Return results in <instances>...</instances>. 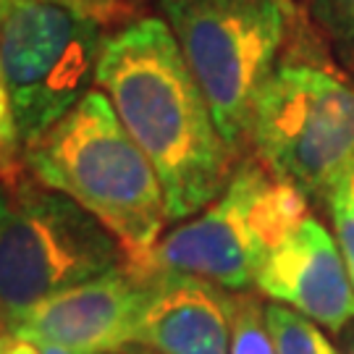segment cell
I'll return each mask as SVG.
<instances>
[{"label": "cell", "instance_id": "8fae6325", "mask_svg": "<svg viewBox=\"0 0 354 354\" xmlns=\"http://www.w3.org/2000/svg\"><path fill=\"white\" fill-rule=\"evenodd\" d=\"M304 19L354 82V0H297Z\"/></svg>", "mask_w": 354, "mask_h": 354}, {"label": "cell", "instance_id": "ac0fdd59", "mask_svg": "<svg viewBox=\"0 0 354 354\" xmlns=\"http://www.w3.org/2000/svg\"><path fill=\"white\" fill-rule=\"evenodd\" d=\"M339 354H354V323H349L342 330V349H339Z\"/></svg>", "mask_w": 354, "mask_h": 354}, {"label": "cell", "instance_id": "52a82bcc", "mask_svg": "<svg viewBox=\"0 0 354 354\" xmlns=\"http://www.w3.org/2000/svg\"><path fill=\"white\" fill-rule=\"evenodd\" d=\"M105 37L61 0H0V79L24 150L92 92Z\"/></svg>", "mask_w": 354, "mask_h": 354}, {"label": "cell", "instance_id": "5bb4252c", "mask_svg": "<svg viewBox=\"0 0 354 354\" xmlns=\"http://www.w3.org/2000/svg\"><path fill=\"white\" fill-rule=\"evenodd\" d=\"M24 171V145L19 137L8 89L0 79V181L16 178Z\"/></svg>", "mask_w": 354, "mask_h": 354}, {"label": "cell", "instance_id": "3957f363", "mask_svg": "<svg viewBox=\"0 0 354 354\" xmlns=\"http://www.w3.org/2000/svg\"><path fill=\"white\" fill-rule=\"evenodd\" d=\"M302 21L254 102L247 152L310 205H328L354 165V82Z\"/></svg>", "mask_w": 354, "mask_h": 354}, {"label": "cell", "instance_id": "5b68a950", "mask_svg": "<svg viewBox=\"0 0 354 354\" xmlns=\"http://www.w3.org/2000/svg\"><path fill=\"white\" fill-rule=\"evenodd\" d=\"M124 263L113 234L29 174L0 181V323Z\"/></svg>", "mask_w": 354, "mask_h": 354}, {"label": "cell", "instance_id": "7a4b0ae2", "mask_svg": "<svg viewBox=\"0 0 354 354\" xmlns=\"http://www.w3.org/2000/svg\"><path fill=\"white\" fill-rule=\"evenodd\" d=\"M24 168L95 215L124 247V263H140L160 241L163 187L102 89L87 92L26 147Z\"/></svg>", "mask_w": 354, "mask_h": 354}, {"label": "cell", "instance_id": "9a60e30c", "mask_svg": "<svg viewBox=\"0 0 354 354\" xmlns=\"http://www.w3.org/2000/svg\"><path fill=\"white\" fill-rule=\"evenodd\" d=\"M61 3L71 6V8L95 19V21H100L105 29L131 21L134 19V6H137V0H61Z\"/></svg>", "mask_w": 354, "mask_h": 354}, {"label": "cell", "instance_id": "2e32d148", "mask_svg": "<svg viewBox=\"0 0 354 354\" xmlns=\"http://www.w3.org/2000/svg\"><path fill=\"white\" fill-rule=\"evenodd\" d=\"M0 354H42V349H39L37 344L3 333V336H0Z\"/></svg>", "mask_w": 354, "mask_h": 354}, {"label": "cell", "instance_id": "9c48e42d", "mask_svg": "<svg viewBox=\"0 0 354 354\" xmlns=\"http://www.w3.org/2000/svg\"><path fill=\"white\" fill-rule=\"evenodd\" d=\"M254 286L333 333L354 323L352 273L336 236L313 215L268 252Z\"/></svg>", "mask_w": 354, "mask_h": 354}, {"label": "cell", "instance_id": "30bf717a", "mask_svg": "<svg viewBox=\"0 0 354 354\" xmlns=\"http://www.w3.org/2000/svg\"><path fill=\"white\" fill-rule=\"evenodd\" d=\"M142 310L137 346L152 354H231L234 297L218 283L158 273Z\"/></svg>", "mask_w": 354, "mask_h": 354}, {"label": "cell", "instance_id": "d6986e66", "mask_svg": "<svg viewBox=\"0 0 354 354\" xmlns=\"http://www.w3.org/2000/svg\"><path fill=\"white\" fill-rule=\"evenodd\" d=\"M0 336H3V323H0Z\"/></svg>", "mask_w": 354, "mask_h": 354}, {"label": "cell", "instance_id": "4fadbf2b", "mask_svg": "<svg viewBox=\"0 0 354 354\" xmlns=\"http://www.w3.org/2000/svg\"><path fill=\"white\" fill-rule=\"evenodd\" d=\"M231 354H276L266 304L250 291H236L231 317Z\"/></svg>", "mask_w": 354, "mask_h": 354}, {"label": "cell", "instance_id": "6da1fadb", "mask_svg": "<svg viewBox=\"0 0 354 354\" xmlns=\"http://www.w3.org/2000/svg\"><path fill=\"white\" fill-rule=\"evenodd\" d=\"M95 84L152 163L168 221L215 203L239 155L218 131L200 79L160 16H134L102 42Z\"/></svg>", "mask_w": 354, "mask_h": 354}, {"label": "cell", "instance_id": "e0dca14e", "mask_svg": "<svg viewBox=\"0 0 354 354\" xmlns=\"http://www.w3.org/2000/svg\"><path fill=\"white\" fill-rule=\"evenodd\" d=\"M42 354H152L150 349H142V352H134V349H129V352H76V349H64V346H39Z\"/></svg>", "mask_w": 354, "mask_h": 354}, {"label": "cell", "instance_id": "7c38bea8", "mask_svg": "<svg viewBox=\"0 0 354 354\" xmlns=\"http://www.w3.org/2000/svg\"><path fill=\"white\" fill-rule=\"evenodd\" d=\"M266 317L276 354H339V349L302 313L281 304H266Z\"/></svg>", "mask_w": 354, "mask_h": 354}, {"label": "cell", "instance_id": "277c9868", "mask_svg": "<svg viewBox=\"0 0 354 354\" xmlns=\"http://www.w3.org/2000/svg\"><path fill=\"white\" fill-rule=\"evenodd\" d=\"M200 79L218 131L247 155L254 102L302 19L297 0H152Z\"/></svg>", "mask_w": 354, "mask_h": 354}, {"label": "cell", "instance_id": "ba28073f", "mask_svg": "<svg viewBox=\"0 0 354 354\" xmlns=\"http://www.w3.org/2000/svg\"><path fill=\"white\" fill-rule=\"evenodd\" d=\"M147 294L150 279L121 263L97 279L24 310L3 326V333L37 346L129 352L137 346Z\"/></svg>", "mask_w": 354, "mask_h": 354}, {"label": "cell", "instance_id": "8992f818", "mask_svg": "<svg viewBox=\"0 0 354 354\" xmlns=\"http://www.w3.org/2000/svg\"><path fill=\"white\" fill-rule=\"evenodd\" d=\"M310 203L247 152L223 194L200 218L168 231L142 257L127 263L142 276L174 273L247 291L273 247L307 218Z\"/></svg>", "mask_w": 354, "mask_h": 354}]
</instances>
